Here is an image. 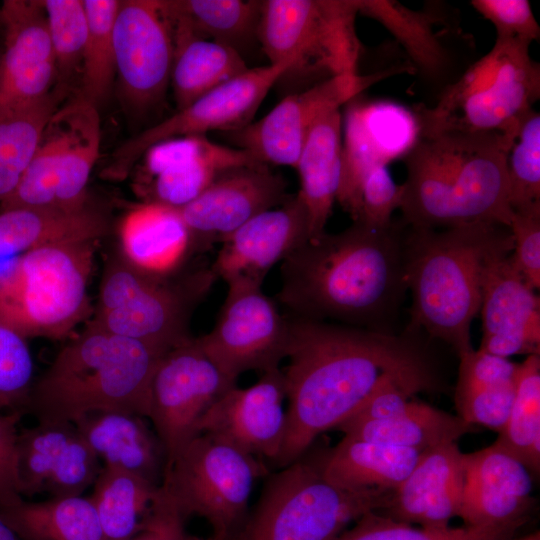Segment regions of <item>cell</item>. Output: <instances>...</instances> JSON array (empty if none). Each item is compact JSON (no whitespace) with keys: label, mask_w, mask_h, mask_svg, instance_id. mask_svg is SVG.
<instances>
[{"label":"cell","mask_w":540,"mask_h":540,"mask_svg":"<svg viewBox=\"0 0 540 540\" xmlns=\"http://www.w3.org/2000/svg\"><path fill=\"white\" fill-rule=\"evenodd\" d=\"M0 518L20 540H105L89 497L23 499L1 509Z\"/></svg>","instance_id":"obj_35"},{"label":"cell","mask_w":540,"mask_h":540,"mask_svg":"<svg viewBox=\"0 0 540 540\" xmlns=\"http://www.w3.org/2000/svg\"><path fill=\"white\" fill-rule=\"evenodd\" d=\"M459 359L455 392L513 382L519 365L508 358L493 355L481 349H472L460 355Z\"/></svg>","instance_id":"obj_51"},{"label":"cell","mask_w":540,"mask_h":540,"mask_svg":"<svg viewBox=\"0 0 540 540\" xmlns=\"http://www.w3.org/2000/svg\"><path fill=\"white\" fill-rule=\"evenodd\" d=\"M470 5L495 28L496 38L540 39V26L527 0H472Z\"/></svg>","instance_id":"obj_49"},{"label":"cell","mask_w":540,"mask_h":540,"mask_svg":"<svg viewBox=\"0 0 540 540\" xmlns=\"http://www.w3.org/2000/svg\"><path fill=\"white\" fill-rule=\"evenodd\" d=\"M406 227L353 222L308 240L281 263L278 302L292 317L390 332L408 290Z\"/></svg>","instance_id":"obj_2"},{"label":"cell","mask_w":540,"mask_h":540,"mask_svg":"<svg viewBox=\"0 0 540 540\" xmlns=\"http://www.w3.org/2000/svg\"><path fill=\"white\" fill-rule=\"evenodd\" d=\"M115 70L126 104L146 111L170 85L174 41L161 0H119L113 28Z\"/></svg>","instance_id":"obj_17"},{"label":"cell","mask_w":540,"mask_h":540,"mask_svg":"<svg viewBox=\"0 0 540 540\" xmlns=\"http://www.w3.org/2000/svg\"><path fill=\"white\" fill-rule=\"evenodd\" d=\"M342 172L336 201L354 221L366 175L410 151L420 130L413 110L388 100L348 102L342 124Z\"/></svg>","instance_id":"obj_18"},{"label":"cell","mask_w":540,"mask_h":540,"mask_svg":"<svg viewBox=\"0 0 540 540\" xmlns=\"http://www.w3.org/2000/svg\"><path fill=\"white\" fill-rule=\"evenodd\" d=\"M174 43L207 39L243 56L258 42L261 0H161Z\"/></svg>","instance_id":"obj_32"},{"label":"cell","mask_w":540,"mask_h":540,"mask_svg":"<svg viewBox=\"0 0 540 540\" xmlns=\"http://www.w3.org/2000/svg\"><path fill=\"white\" fill-rule=\"evenodd\" d=\"M495 445L521 462L532 477L540 471V357L518 365L514 401Z\"/></svg>","instance_id":"obj_39"},{"label":"cell","mask_w":540,"mask_h":540,"mask_svg":"<svg viewBox=\"0 0 540 540\" xmlns=\"http://www.w3.org/2000/svg\"><path fill=\"white\" fill-rule=\"evenodd\" d=\"M106 216L92 206L79 210L17 208L0 211V260L56 243L99 241Z\"/></svg>","instance_id":"obj_31"},{"label":"cell","mask_w":540,"mask_h":540,"mask_svg":"<svg viewBox=\"0 0 540 540\" xmlns=\"http://www.w3.org/2000/svg\"><path fill=\"white\" fill-rule=\"evenodd\" d=\"M358 5L359 14L394 36L414 74L437 92L436 97L475 61L473 38L446 3L429 1L419 10L394 0H358Z\"/></svg>","instance_id":"obj_16"},{"label":"cell","mask_w":540,"mask_h":540,"mask_svg":"<svg viewBox=\"0 0 540 540\" xmlns=\"http://www.w3.org/2000/svg\"><path fill=\"white\" fill-rule=\"evenodd\" d=\"M91 496L105 540H130L150 515L160 486L125 470L102 466Z\"/></svg>","instance_id":"obj_36"},{"label":"cell","mask_w":540,"mask_h":540,"mask_svg":"<svg viewBox=\"0 0 540 540\" xmlns=\"http://www.w3.org/2000/svg\"><path fill=\"white\" fill-rule=\"evenodd\" d=\"M234 385L193 337L161 357L151 380L148 419L164 446L166 467L198 435L208 409Z\"/></svg>","instance_id":"obj_15"},{"label":"cell","mask_w":540,"mask_h":540,"mask_svg":"<svg viewBox=\"0 0 540 540\" xmlns=\"http://www.w3.org/2000/svg\"><path fill=\"white\" fill-rule=\"evenodd\" d=\"M87 17L78 98L96 106L111 91L115 70L114 21L119 0H83Z\"/></svg>","instance_id":"obj_41"},{"label":"cell","mask_w":540,"mask_h":540,"mask_svg":"<svg viewBox=\"0 0 540 540\" xmlns=\"http://www.w3.org/2000/svg\"><path fill=\"white\" fill-rule=\"evenodd\" d=\"M421 453L409 449L343 436L321 455L325 477L351 490L394 491L409 475Z\"/></svg>","instance_id":"obj_33"},{"label":"cell","mask_w":540,"mask_h":540,"mask_svg":"<svg viewBox=\"0 0 540 540\" xmlns=\"http://www.w3.org/2000/svg\"><path fill=\"white\" fill-rule=\"evenodd\" d=\"M102 463L72 423H42L19 431L16 469L20 495L82 496Z\"/></svg>","instance_id":"obj_20"},{"label":"cell","mask_w":540,"mask_h":540,"mask_svg":"<svg viewBox=\"0 0 540 540\" xmlns=\"http://www.w3.org/2000/svg\"><path fill=\"white\" fill-rule=\"evenodd\" d=\"M401 73L413 74L409 62L366 75L357 72L333 77L288 94L263 118L228 132V137L236 148L247 150L260 163L295 168L309 132L322 116L340 109L374 83Z\"/></svg>","instance_id":"obj_14"},{"label":"cell","mask_w":540,"mask_h":540,"mask_svg":"<svg viewBox=\"0 0 540 540\" xmlns=\"http://www.w3.org/2000/svg\"><path fill=\"white\" fill-rule=\"evenodd\" d=\"M509 227L475 223L404 234L405 280L411 293L407 332L424 330L458 356L473 349L472 321L480 311L484 270L495 255L512 252Z\"/></svg>","instance_id":"obj_4"},{"label":"cell","mask_w":540,"mask_h":540,"mask_svg":"<svg viewBox=\"0 0 540 540\" xmlns=\"http://www.w3.org/2000/svg\"><path fill=\"white\" fill-rule=\"evenodd\" d=\"M33 368L27 340L0 322V410L20 412L27 406Z\"/></svg>","instance_id":"obj_46"},{"label":"cell","mask_w":540,"mask_h":540,"mask_svg":"<svg viewBox=\"0 0 540 540\" xmlns=\"http://www.w3.org/2000/svg\"><path fill=\"white\" fill-rule=\"evenodd\" d=\"M213 328L195 338L203 352L232 381L244 372L279 368L286 358L289 323L262 284L234 280Z\"/></svg>","instance_id":"obj_13"},{"label":"cell","mask_w":540,"mask_h":540,"mask_svg":"<svg viewBox=\"0 0 540 540\" xmlns=\"http://www.w3.org/2000/svg\"><path fill=\"white\" fill-rule=\"evenodd\" d=\"M310 239L305 206L295 194L279 207L254 216L223 242L211 266L226 283H263L269 270Z\"/></svg>","instance_id":"obj_25"},{"label":"cell","mask_w":540,"mask_h":540,"mask_svg":"<svg viewBox=\"0 0 540 540\" xmlns=\"http://www.w3.org/2000/svg\"><path fill=\"white\" fill-rule=\"evenodd\" d=\"M464 488L459 516L464 525L527 522L534 505L532 475L494 443L464 453Z\"/></svg>","instance_id":"obj_26"},{"label":"cell","mask_w":540,"mask_h":540,"mask_svg":"<svg viewBox=\"0 0 540 540\" xmlns=\"http://www.w3.org/2000/svg\"><path fill=\"white\" fill-rule=\"evenodd\" d=\"M186 518L168 489L161 484L158 496L142 530L130 540H210L190 534Z\"/></svg>","instance_id":"obj_52"},{"label":"cell","mask_w":540,"mask_h":540,"mask_svg":"<svg viewBox=\"0 0 540 540\" xmlns=\"http://www.w3.org/2000/svg\"><path fill=\"white\" fill-rule=\"evenodd\" d=\"M291 67V62L249 68L238 77L198 98L171 117L149 127L119 146L102 174L122 180L152 146L178 137L232 132L252 122L270 89Z\"/></svg>","instance_id":"obj_12"},{"label":"cell","mask_w":540,"mask_h":540,"mask_svg":"<svg viewBox=\"0 0 540 540\" xmlns=\"http://www.w3.org/2000/svg\"><path fill=\"white\" fill-rule=\"evenodd\" d=\"M21 412L0 410V510L23 500L16 469L18 423Z\"/></svg>","instance_id":"obj_53"},{"label":"cell","mask_w":540,"mask_h":540,"mask_svg":"<svg viewBox=\"0 0 540 540\" xmlns=\"http://www.w3.org/2000/svg\"><path fill=\"white\" fill-rule=\"evenodd\" d=\"M215 279L211 267L179 281L156 278L115 254L106 261L92 321L166 353L192 338L191 312Z\"/></svg>","instance_id":"obj_10"},{"label":"cell","mask_w":540,"mask_h":540,"mask_svg":"<svg viewBox=\"0 0 540 540\" xmlns=\"http://www.w3.org/2000/svg\"><path fill=\"white\" fill-rule=\"evenodd\" d=\"M531 43L496 38L491 50L475 60L432 106L413 111L420 135L449 132H499L515 136L525 115L540 98V65Z\"/></svg>","instance_id":"obj_6"},{"label":"cell","mask_w":540,"mask_h":540,"mask_svg":"<svg viewBox=\"0 0 540 540\" xmlns=\"http://www.w3.org/2000/svg\"><path fill=\"white\" fill-rule=\"evenodd\" d=\"M121 255L138 270L167 279L196 253L178 208L143 201L124 216L119 228Z\"/></svg>","instance_id":"obj_28"},{"label":"cell","mask_w":540,"mask_h":540,"mask_svg":"<svg viewBox=\"0 0 540 540\" xmlns=\"http://www.w3.org/2000/svg\"><path fill=\"white\" fill-rule=\"evenodd\" d=\"M513 237L511 258L527 283L540 287V204L514 211L509 225Z\"/></svg>","instance_id":"obj_50"},{"label":"cell","mask_w":540,"mask_h":540,"mask_svg":"<svg viewBox=\"0 0 540 540\" xmlns=\"http://www.w3.org/2000/svg\"><path fill=\"white\" fill-rule=\"evenodd\" d=\"M68 138L65 108L50 119L42 139L13 192L0 203V211L17 208L56 209L57 174Z\"/></svg>","instance_id":"obj_40"},{"label":"cell","mask_w":540,"mask_h":540,"mask_svg":"<svg viewBox=\"0 0 540 540\" xmlns=\"http://www.w3.org/2000/svg\"><path fill=\"white\" fill-rule=\"evenodd\" d=\"M0 61H1V55H0Z\"/></svg>","instance_id":"obj_57"},{"label":"cell","mask_w":540,"mask_h":540,"mask_svg":"<svg viewBox=\"0 0 540 540\" xmlns=\"http://www.w3.org/2000/svg\"><path fill=\"white\" fill-rule=\"evenodd\" d=\"M288 365L283 371L286 431L274 464L285 467L307 453L323 432L336 429L379 388L397 383L414 394L437 379L411 337L338 323L288 318Z\"/></svg>","instance_id":"obj_1"},{"label":"cell","mask_w":540,"mask_h":540,"mask_svg":"<svg viewBox=\"0 0 540 540\" xmlns=\"http://www.w3.org/2000/svg\"><path fill=\"white\" fill-rule=\"evenodd\" d=\"M402 196L403 186L395 183L387 166L374 168L362 182L353 222L378 228L389 226L393 212L400 208Z\"/></svg>","instance_id":"obj_48"},{"label":"cell","mask_w":540,"mask_h":540,"mask_svg":"<svg viewBox=\"0 0 540 540\" xmlns=\"http://www.w3.org/2000/svg\"><path fill=\"white\" fill-rule=\"evenodd\" d=\"M60 95L54 90L41 99L0 110V163L20 175L32 159Z\"/></svg>","instance_id":"obj_43"},{"label":"cell","mask_w":540,"mask_h":540,"mask_svg":"<svg viewBox=\"0 0 540 540\" xmlns=\"http://www.w3.org/2000/svg\"><path fill=\"white\" fill-rule=\"evenodd\" d=\"M337 430L344 436L423 453L439 445L457 442L475 426L458 415L423 402L411 401L400 414L384 420L345 421Z\"/></svg>","instance_id":"obj_34"},{"label":"cell","mask_w":540,"mask_h":540,"mask_svg":"<svg viewBox=\"0 0 540 540\" xmlns=\"http://www.w3.org/2000/svg\"><path fill=\"white\" fill-rule=\"evenodd\" d=\"M358 14V0H262L258 43L269 64L291 62L280 81L307 89L358 72Z\"/></svg>","instance_id":"obj_9"},{"label":"cell","mask_w":540,"mask_h":540,"mask_svg":"<svg viewBox=\"0 0 540 540\" xmlns=\"http://www.w3.org/2000/svg\"><path fill=\"white\" fill-rule=\"evenodd\" d=\"M65 108L68 138L60 162L55 207L73 211L87 206V184L100 150L98 108L81 98Z\"/></svg>","instance_id":"obj_37"},{"label":"cell","mask_w":540,"mask_h":540,"mask_svg":"<svg viewBox=\"0 0 540 540\" xmlns=\"http://www.w3.org/2000/svg\"><path fill=\"white\" fill-rule=\"evenodd\" d=\"M249 69L234 49L207 39H188L174 45L171 70L178 110Z\"/></svg>","instance_id":"obj_38"},{"label":"cell","mask_w":540,"mask_h":540,"mask_svg":"<svg viewBox=\"0 0 540 540\" xmlns=\"http://www.w3.org/2000/svg\"><path fill=\"white\" fill-rule=\"evenodd\" d=\"M526 522L427 529L370 511L335 540H510Z\"/></svg>","instance_id":"obj_42"},{"label":"cell","mask_w":540,"mask_h":540,"mask_svg":"<svg viewBox=\"0 0 540 540\" xmlns=\"http://www.w3.org/2000/svg\"><path fill=\"white\" fill-rule=\"evenodd\" d=\"M342 124L340 109L322 116L309 132L295 166L300 179L297 194L307 211L310 239L326 232L337 198L342 172Z\"/></svg>","instance_id":"obj_30"},{"label":"cell","mask_w":540,"mask_h":540,"mask_svg":"<svg viewBox=\"0 0 540 540\" xmlns=\"http://www.w3.org/2000/svg\"><path fill=\"white\" fill-rule=\"evenodd\" d=\"M20 174L0 163V203L15 189Z\"/></svg>","instance_id":"obj_54"},{"label":"cell","mask_w":540,"mask_h":540,"mask_svg":"<svg viewBox=\"0 0 540 540\" xmlns=\"http://www.w3.org/2000/svg\"><path fill=\"white\" fill-rule=\"evenodd\" d=\"M515 380L506 384L455 392L457 415L469 424L500 433L514 401Z\"/></svg>","instance_id":"obj_47"},{"label":"cell","mask_w":540,"mask_h":540,"mask_svg":"<svg viewBox=\"0 0 540 540\" xmlns=\"http://www.w3.org/2000/svg\"><path fill=\"white\" fill-rule=\"evenodd\" d=\"M252 511L231 540H335L370 511H380L393 491L351 490L329 481L321 455L306 453L264 477Z\"/></svg>","instance_id":"obj_8"},{"label":"cell","mask_w":540,"mask_h":540,"mask_svg":"<svg viewBox=\"0 0 540 540\" xmlns=\"http://www.w3.org/2000/svg\"><path fill=\"white\" fill-rule=\"evenodd\" d=\"M164 354L92 321L33 382L26 408L42 423L74 424L101 411L148 418L151 380Z\"/></svg>","instance_id":"obj_5"},{"label":"cell","mask_w":540,"mask_h":540,"mask_svg":"<svg viewBox=\"0 0 540 540\" xmlns=\"http://www.w3.org/2000/svg\"><path fill=\"white\" fill-rule=\"evenodd\" d=\"M289 197L285 179L264 163L228 170L194 200L178 208L195 252L222 243L254 216Z\"/></svg>","instance_id":"obj_19"},{"label":"cell","mask_w":540,"mask_h":540,"mask_svg":"<svg viewBox=\"0 0 540 540\" xmlns=\"http://www.w3.org/2000/svg\"><path fill=\"white\" fill-rule=\"evenodd\" d=\"M269 473L263 460L209 433H199L166 467L162 484L187 519L211 527L210 540H231L248 513L256 481Z\"/></svg>","instance_id":"obj_11"},{"label":"cell","mask_w":540,"mask_h":540,"mask_svg":"<svg viewBox=\"0 0 540 540\" xmlns=\"http://www.w3.org/2000/svg\"><path fill=\"white\" fill-rule=\"evenodd\" d=\"M512 211L540 204V114L530 110L522 119L506 159Z\"/></svg>","instance_id":"obj_45"},{"label":"cell","mask_w":540,"mask_h":540,"mask_svg":"<svg viewBox=\"0 0 540 540\" xmlns=\"http://www.w3.org/2000/svg\"><path fill=\"white\" fill-rule=\"evenodd\" d=\"M512 252L492 257L482 282L479 349L508 358L540 355V299L511 258Z\"/></svg>","instance_id":"obj_24"},{"label":"cell","mask_w":540,"mask_h":540,"mask_svg":"<svg viewBox=\"0 0 540 540\" xmlns=\"http://www.w3.org/2000/svg\"><path fill=\"white\" fill-rule=\"evenodd\" d=\"M146 418L128 411H101L74 423L102 466L116 467L161 486L164 446Z\"/></svg>","instance_id":"obj_29"},{"label":"cell","mask_w":540,"mask_h":540,"mask_svg":"<svg viewBox=\"0 0 540 540\" xmlns=\"http://www.w3.org/2000/svg\"><path fill=\"white\" fill-rule=\"evenodd\" d=\"M0 110L43 98L56 82V64L42 0H4Z\"/></svg>","instance_id":"obj_23"},{"label":"cell","mask_w":540,"mask_h":540,"mask_svg":"<svg viewBox=\"0 0 540 540\" xmlns=\"http://www.w3.org/2000/svg\"><path fill=\"white\" fill-rule=\"evenodd\" d=\"M56 64V88L60 96L81 71L87 36L83 0H42Z\"/></svg>","instance_id":"obj_44"},{"label":"cell","mask_w":540,"mask_h":540,"mask_svg":"<svg viewBox=\"0 0 540 540\" xmlns=\"http://www.w3.org/2000/svg\"><path fill=\"white\" fill-rule=\"evenodd\" d=\"M98 241L42 246L0 266V322L25 338L62 339L90 313Z\"/></svg>","instance_id":"obj_7"},{"label":"cell","mask_w":540,"mask_h":540,"mask_svg":"<svg viewBox=\"0 0 540 540\" xmlns=\"http://www.w3.org/2000/svg\"><path fill=\"white\" fill-rule=\"evenodd\" d=\"M0 540H20L12 529L0 518Z\"/></svg>","instance_id":"obj_55"},{"label":"cell","mask_w":540,"mask_h":540,"mask_svg":"<svg viewBox=\"0 0 540 540\" xmlns=\"http://www.w3.org/2000/svg\"><path fill=\"white\" fill-rule=\"evenodd\" d=\"M510 540H540V532L539 530H537L521 538L510 539Z\"/></svg>","instance_id":"obj_56"},{"label":"cell","mask_w":540,"mask_h":540,"mask_svg":"<svg viewBox=\"0 0 540 540\" xmlns=\"http://www.w3.org/2000/svg\"><path fill=\"white\" fill-rule=\"evenodd\" d=\"M464 453L449 442L421 453L406 479L377 511L427 529H445L459 516L464 488Z\"/></svg>","instance_id":"obj_27"},{"label":"cell","mask_w":540,"mask_h":540,"mask_svg":"<svg viewBox=\"0 0 540 540\" xmlns=\"http://www.w3.org/2000/svg\"><path fill=\"white\" fill-rule=\"evenodd\" d=\"M513 138L499 132L419 135L403 157L401 220L423 229L475 223L509 227L506 159Z\"/></svg>","instance_id":"obj_3"},{"label":"cell","mask_w":540,"mask_h":540,"mask_svg":"<svg viewBox=\"0 0 540 540\" xmlns=\"http://www.w3.org/2000/svg\"><path fill=\"white\" fill-rule=\"evenodd\" d=\"M144 201L183 207L228 170L260 163L247 150L211 141L206 135L178 137L146 151Z\"/></svg>","instance_id":"obj_22"},{"label":"cell","mask_w":540,"mask_h":540,"mask_svg":"<svg viewBox=\"0 0 540 540\" xmlns=\"http://www.w3.org/2000/svg\"><path fill=\"white\" fill-rule=\"evenodd\" d=\"M285 400L282 369L263 372L253 385H234L223 393L201 419L198 434L215 435L256 458L274 463L285 437Z\"/></svg>","instance_id":"obj_21"}]
</instances>
